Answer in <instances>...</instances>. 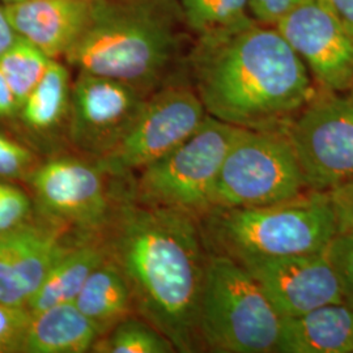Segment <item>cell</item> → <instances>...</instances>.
<instances>
[{
    "label": "cell",
    "instance_id": "6da1fadb",
    "mask_svg": "<svg viewBox=\"0 0 353 353\" xmlns=\"http://www.w3.org/2000/svg\"><path fill=\"white\" fill-rule=\"evenodd\" d=\"M102 237L126 278L135 314L161 331L176 352H204L199 309L208 252L199 220L144 205L123 189Z\"/></svg>",
    "mask_w": 353,
    "mask_h": 353
},
{
    "label": "cell",
    "instance_id": "7a4b0ae2",
    "mask_svg": "<svg viewBox=\"0 0 353 353\" xmlns=\"http://www.w3.org/2000/svg\"><path fill=\"white\" fill-rule=\"evenodd\" d=\"M188 65L207 114L240 128H285L318 93L278 28L252 19L196 37Z\"/></svg>",
    "mask_w": 353,
    "mask_h": 353
},
{
    "label": "cell",
    "instance_id": "3957f363",
    "mask_svg": "<svg viewBox=\"0 0 353 353\" xmlns=\"http://www.w3.org/2000/svg\"><path fill=\"white\" fill-rule=\"evenodd\" d=\"M186 32L178 0H92L88 26L64 61L151 94L178 79Z\"/></svg>",
    "mask_w": 353,
    "mask_h": 353
},
{
    "label": "cell",
    "instance_id": "277c9868",
    "mask_svg": "<svg viewBox=\"0 0 353 353\" xmlns=\"http://www.w3.org/2000/svg\"><path fill=\"white\" fill-rule=\"evenodd\" d=\"M199 225L207 252L237 262L326 252L338 234L327 191L314 190L274 204L216 207Z\"/></svg>",
    "mask_w": 353,
    "mask_h": 353
},
{
    "label": "cell",
    "instance_id": "5b68a950",
    "mask_svg": "<svg viewBox=\"0 0 353 353\" xmlns=\"http://www.w3.org/2000/svg\"><path fill=\"white\" fill-rule=\"evenodd\" d=\"M283 321L243 265L208 252L199 309L204 351L278 353Z\"/></svg>",
    "mask_w": 353,
    "mask_h": 353
},
{
    "label": "cell",
    "instance_id": "8992f818",
    "mask_svg": "<svg viewBox=\"0 0 353 353\" xmlns=\"http://www.w3.org/2000/svg\"><path fill=\"white\" fill-rule=\"evenodd\" d=\"M240 131L208 115L189 139L140 170L127 192L144 205L182 211L199 220L212 208L216 181Z\"/></svg>",
    "mask_w": 353,
    "mask_h": 353
},
{
    "label": "cell",
    "instance_id": "52a82bcc",
    "mask_svg": "<svg viewBox=\"0 0 353 353\" xmlns=\"http://www.w3.org/2000/svg\"><path fill=\"white\" fill-rule=\"evenodd\" d=\"M307 191L301 165L284 128H241L216 181L212 208L285 202Z\"/></svg>",
    "mask_w": 353,
    "mask_h": 353
},
{
    "label": "cell",
    "instance_id": "ba28073f",
    "mask_svg": "<svg viewBox=\"0 0 353 353\" xmlns=\"http://www.w3.org/2000/svg\"><path fill=\"white\" fill-rule=\"evenodd\" d=\"M207 117L192 84L176 79L147 97L123 138L94 163L105 174L126 179L189 139Z\"/></svg>",
    "mask_w": 353,
    "mask_h": 353
},
{
    "label": "cell",
    "instance_id": "9c48e42d",
    "mask_svg": "<svg viewBox=\"0 0 353 353\" xmlns=\"http://www.w3.org/2000/svg\"><path fill=\"white\" fill-rule=\"evenodd\" d=\"M309 189L353 182V96L316 93L285 126Z\"/></svg>",
    "mask_w": 353,
    "mask_h": 353
},
{
    "label": "cell",
    "instance_id": "30bf717a",
    "mask_svg": "<svg viewBox=\"0 0 353 353\" xmlns=\"http://www.w3.org/2000/svg\"><path fill=\"white\" fill-rule=\"evenodd\" d=\"M94 163L72 157L54 159L32 173V186L51 220L85 233H100L113 214L115 195Z\"/></svg>",
    "mask_w": 353,
    "mask_h": 353
},
{
    "label": "cell",
    "instance_id": "8fae6325",
    "mask_svg": "<svg viewBox=\"0 0 353 353\" xmlns=\"http://www.w3.org/2000/svg\"><path fill=\"white\" fill-rule=\"evenodd\" d=\"M148 96L123 81L79 72L68 112L72 143L100 159L123 138Z\"/></svg>",
    "mask_w": 353,
    "mask_h": 353
},
{
    "label": "cell",
    "instance_id": "7c38bea8",
    "mask_svg": "<svg viewBox=\"0 0 353 353\" xmlns=\"http://www.w3.org/2000/svg\"><path fill=\"white\" fill-rule=\"evenodd\" d=\"M275 26L321 88H353V37L321 0H303Z\"/></svg>",
    "mask_w": 353,
    "mask_h": 353
},
{
    "label": "cell",
    "instance_id": "4fadbf2b",
    "mask_svg": "<svg viewBox=\"0 0 353 353\" xmlns=\"http://www.w3.org/2000/svg\"><path fill=\"white\" fill-rule=\"evenodd\" d=\"M239 263L265 290L283 318L328 303H344L341 280L326 252L281 258H249Z\"/></svg>",
    "mask_w": 353,
    "mask_h": 353
},
{
    "label": "cell",
    "instance_id": "5bb4252c",
    "mask_svg": "<svg viewBox=\"0 0 353 353\" xmlns=\"http://www.w3.org/2000/svg\"><path fill=\"white\" fill-rule=\"evenodd\" d=\"M64 224L26 221L0 234V303L26 307L68 243Z\"/></svg>",
    "mask_w": 353,
    "mask_h": 353
},
{
    "label": "cell",
    "instance_id": "9a60e30c",
    "mask_svg": "<svg viewBox=\"0 0 353 353\" xmlns=\"http://www.w3.org/2000/svg\"><path fill=\"white\" fill-rule=\"evenodd\" d=\"M92 0H17L6 4L20 37L51 59L65 57L88 26Z\"/></svg>",
    "mask_w": 353,
    "mask_h": 353
},
{
    "label": "cell",
    "instance_id": "2e32d148",
    "mask_svg": "<svg viewBox=\"0 0 353 353\" xmlns=\"http://www.w3.org/2000/svg\"><path fill=\"white\" fill-rule=\"evenodd\" d=\"M278 353H353V307L328 303L284 318Z\"/></svg>",
    "mask_w": 353,
    "mask_h": 353
},
{
    "label": "cell",
    "instance_id": "e0dca14e",
    "mask_svg": "<svg viewBox=\"0 0 353 353\" xmlns=\"http://www.w3.org/2000/svg\"><path fill=\"white\" fill-rule=\"evenodd\" d=\"M106 258L102 232L87 233L74 245H68L54 262L26 307L30 313H38L59 303H75L90 274Z\"/></svg>",
    "mask_w": 353,
    "mask_h": 353
},
{
    "label": "cell",
    "instance_id": "ac0fdd59",
    "mask_svg": "<svg viewBox=\"0 0 353 353\" xmlns=\"http://www.w3.org/2000/svg\"><path fill=\"white\" fill-rule=\"evenodd\" d=\"M100 331L75 303L32 313L21 353L92 352Z\"/></svg>",
    "mask_w": 353,
    "mask_h": 353
},
{
    "label": "cell",
    "instance_id": "d6986e66",
    "mask_svg": "<svg viewBox=\"0 0 353 353\" xmlns=\"http://www.w3.org/2000/svg\"><path fill=\"white\" fill-rule=\"evenodd\" d=\"M75 305L94 323L101 336L135 314L126 278L109 255L90 274L76 297Z\"/></svg>",
    "mask_w": 353,
    "mask_h": 353
},
{
    "label": "cell",
    "instance_id": "ffe728a7",
    "mask_svg": "<svg viewBox=\"0 0 353 353\" xmlns=\"http://www.w3.org/2000/svg\"><path fill=\"white\" fill-rule=\"evenodd\" d=\"M71 75L65 64L52 59L36 88L23 102L19 115L26 126L38 132L58 126L70 112Z\"/></svg>",
    "mask_w": 353,
    "mask_h": 353
},
{
    "label": "cell",
    "instance_id": "44dd1931",
    "mask_svg": "<svg viewBox=\"0 0 353 353\" xmlns=\"http://www.w3.org/2000/svg\"><path fill=\"white\" fill-rule=\"evenodd\" d=\"M51 61L48 54L20 36L0 57V71L8 81L20 108L45 75Z\"/></svg>",
    "mask_w": 353,
    "mask_h": 353
},
{
    "label": "cell",
    "instance_id": "7402d4cb",
    "mask_svg": "<svg viewBox=\"0 0 353 353\" xmlns=\"http://www.w3.org/2000/svg\"><path fill=\"white\" fill-rule=\"evenodd\" d=\"M92 352L174 353L176 350L161 331L141 316H131L100 336Z\"/></svg>",
    "mask_w": 353,
    "mask_h": 353
},
{
    "label": "cell",
    "instance_id": "603a6c76",
    "mask_svg": "<svg viewBox=\"0 0 353 353\" xmlns=\"http://www.w3.org/2000/svg\"><path fill=\"white\" fill-rule=\"evenodd\" d=\"M190 32L204 36L252 19L249 0H178Z\"/></svg>",
    "mask_w": 353,
    "mask_h": 353
},
{
    "label": "cell",
    "instance_id": "cb8c5ba5",
    "mask_svg": "<svg viewBox=\"0 0 353 353\" xmlns=\"http://www.w3.org/2000/svg\"><path fill=\"white\" fill-rule=\"evenodd\" d=\"M30 316L28 307L0 303V353H21Z\"/></svg>",
    "mask_w": 353,
    "mask_h": 353
},
{
    "label": "cell",
    "instance_id": "d4e9b609",
    "mask_svg": "<svg viewBox=\"0 0 353 353\" xmlns=\"http://www.w3.org/2000/svg\"><path fill=\"white\" fill-rule=\"evenodd\" d=\"M32 202L23 190L0 182V234L28 221Z\"/></svg>",
    "mask_w": 353,
    "mask_h": 353
},
{
    "label": "cell",
    "instance_id": "484cf974",
    "mask_svg": "<svg viewBox=\"0 0 353 353\" xmlns=\"http://www.w3.org/2000/svg\"><path fill=\"white\" fill-rule=\"evenodd\" d=\"M326 255L341 280L344 303L353 307V236L338 233L330 242Z\"/></svg>",
    "mask_w": 353,
    "mask_h": 353
},
{
    "label": "cell",
    "instance_id": "4316f807",
    "mask_svg": "<svg viewBox=\"0 0 353 353\" xmlns=\"http://www.w3.org/2000/svg\"><path fill=\"white\" fill-rule=\"evenodd\" d=\"M36 164V156L26 147L0 134V178L24 176Z\"/></svg>",
    "mask_w": 353,
    "mask_h": 353
},
{
    "label": "cell",
    "instance_id": "83f0119b",
    "mask_svg": "<svg viewBox=\"0 0 353 353\" xmlns=\"http://www.w3.org/2000/svg\"><path fill=\"white\" fill-rule=\"evenodd\" d=\"M339 234L353 236V182L343 183L327 191Z\"/></svg>",
    "mask_w": 353,
    "mask_h": 353
},
{
    "label": "cell",
    "instance_id": "f1b7e54d",
    "mask_svg": "<svg viewBox=\"0 0 353 353\" xmlns=\"http://www.w3.org/2000/svg\"><path fill=\"white\" fill-rule=\"evenodd\" d=\"M303 0H249V13L252 20L275 26L294 11Z\"/></svg>",
    "mask_w": 353,
    "mask_h": 353
},
{
    "label": "cell",
    "instance_id": "f546056e",
    "mask_svg": "<svg viewBox=\"0 0 353 353\" xmlns=\"http://www.w3.org/2000/svg\"><path fill=\"white\" fill-rule=\"evenodd\" d=\"M20 105L13 94L8 81L0 71V118H13L19 115Z\"/></svg>",
    "mask_w": 353,
    "mask_h": 353
},
{
    "label": "cell",
    "instance_id": "4dcf8cb0",
    "mask_svg": "<svg viewBox=\"0 0 353 353\" xmlns=\"http://www.w3.org/2000/svg\"><path fill=\"white\" fill-rule=\"evenodd\" d=\"M353 37V0H321Z\"/></svg>",
    "mask_w": 353,
    "mask_h": 353
},
{
    "label": "cell",
    "instance_id": "1f68e13d",
    "mask_svg": "<svg viewBox=\"0 0 353 353\" xmlns=\"http://www.w3.org/2000/svg\"><path fill=\"white\" fill-rule=\"evenodd\" d=\"M19 34L8 17L6 4L0 3V57L12 46Z\"/></svg>",
    "mask_w": 353,
    "mask_h": 353
},
{
    "label": "cell",
    "instance_id": "d6a6232c",
    "mask_svg": "<svg viewBox=\"0 0 353 353\" xmlns=\"http://www.w3.org/2000/svg\"><path fill=\"white\" fill-rule=\"evenodd\" d=\"M13 1H17V0H0V3H3V4H10V3H13Z\"/></svg>",
    "mask_w": 353,
    "mask_h": 353
},
{
    "label": "cell",
    "instance_id": "836d02e7",
    "mask_svg": "<svg viewBox=\"0 0 353 353\" xmlns=\"http://www.w3.org/2000/svg\"><path fill=\"white\" fill-rule=\"evenodd\" d=\"M351 92H352V93H351V94H352V96H353V88L351 89Z\"/></svg>",
    "mask_w": 353,
    "mask_h": 353
}]
</instances>
